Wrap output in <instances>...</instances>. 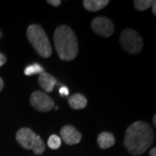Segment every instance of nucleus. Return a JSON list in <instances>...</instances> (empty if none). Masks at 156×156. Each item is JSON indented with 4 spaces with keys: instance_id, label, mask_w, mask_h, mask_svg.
<instances>
[{
    "instance_id": "f257e3e1",
    "label": "nucleus",
    "mask_w": 156,
    "mask_h": 156,
    "mask_svg": "<svg viewBox=\"0 0 156 156\" xmlns=\"http://www.w3.org/2000/svg\"><path fill=\"white\" fill-rule=\"evenodd\" d=\"M154 140V131L150 125L138 121L127 128L123 144L131 154L140 155L150 147Z\"/></svg>"
},
{
    "instance_id": "f03ea898",
    "label": "nucleus",
    "mask_w": 156,
    "mask_h": 156,
    "mask_svg": "<svg viewBox=\"0 0 156 156\" xmlns=\"http://www.w3.org/2000/svg\"><path fill=\"white\" fill-rule=\"evenodd\" d=\"M53 40L57 55L63 61H72L78 54L76 36L69 26L62 24L56 29Z\"/></svg>"
},
{
    "instance_id": "7ed1b4c3",
    "label": "nucleus",
    "mask_w": 156,
    "mask_h": 156,
    "mask_svg": "<svg viewBox=\"0 0 156 156\" xmlns=\"http://www.w3.org/2000/svg\"><path fill=\"white\" fill-rule=\"evenodd\" d=\"M26 35L30 44L39 56L44 58H49L51 56L52 48L50 40L44 30L39 24H30L26 30Z\"/></svg>"
},
{
    "instance_id": "20e7f679",
    "label": "nucleus",
    "mask_w": 156,
    "mask_h": 156,
    "mask_svg": "<svg viewBox=\"0 0 156 156\" xmlns=\"http://www.w3.org/2000/svg\"><path fill=\"white\" fill-rule=\"evenodd\" d=\"M120 43L126 52L137 55L143 48V40L137 31L132 29L123 30L120 36Z\"/></svg>"
},
{
    "instance_id": "39448f33",
    "label": "nucleus",
    "mask_w": 156,
    "mask_h": 156,
    "mask_svg": "<svg viewBox=\"0 0 156 156\" xmlns=\"http://www.w3.org/2000/svg\"><path fill=\"white\" fill-rule=\"evenodd\" d=\"M30 101L31 106L40 112H49L55 108L54 101L50 95L38 90L30 95Z\"/></svg>"
},
{
    "instance_id": "423d86ee",
    "label": "nucleus",
    "mask_w": 156,
    "mask_h": 156,
    "mask_svg": "<svg viewBox=\"0 0 156 156\" xmlns=\"http://www.w3.org/2000/svg\"><path fill=\"white\" fill-rule=\"evenodd\" d=\"M91 27L95 33L104 37H108L115 31V25L110 19L106 17H97L91 22Z\"/></svg>"
},
{
    "instance_id": "0eeeda50",
    "label": "nucleus",
    "mask_w": 156,
    "mask_h": 156,
    "mask_svg": "<svg viewBox=\"0 0 156 156\" xmlns=\"http://www.w3.org/2000/svg\"><path fill=\"white\" fill-rule=\"evenodd\" d=\"M36 138L37 134L30 128H20L16 134V139L19 145H21V147L27 150H32Z\"/></svg>"
},
{
    "instance_id": "6e6552de",
    "label": "nucleus",
    "mask_w": 156,
    "mask_h": 156,
    "mask_svg": "<svg viewBox=\"0 0 156 156\" xmlns=\"http://www.w3.org/2000/svg\"><path fill=\"white\" fill-rule=\"evenodd\" d=\"M60 135L62 141L69 146L78 144L82 140V134L71 125L62 127L60 130Z\"/></svg>"
},
{
    "instance_id": "1a4fd4ad",
    "label": "nucleus",
    "mask_w": 156,
    "mask_h": 156,
    "mask_svg": "<svg viewBox=\"0 0 156 156\" xmlns=\"http://www.w3.org/2000/svg\"><path fill=\"white\" fill-rule=\"evenodd\" d=\"M38 83L41 88L44 91L50 93L54 89V87L56 83V79L49 73L43 72L39 75Z\"/></svg>"
},
{
    "instance_id": "9d476101",
    "label": "nucleus",
    "mask_w": 156,
    "mask_h": 156,
    "mask_svg": "<svg viewBox=\"0 0 156 156\" xmlns=\"http://www.w3.org/2000/svg\"><path fill=\"white\" fill-rule=\"evenodd\" d=\"M88 104L87 98L82 94H74L69 98V105L73 109H83Z\"/></svg>"
},
{
    "instance_id": "9b49d317",
    "label": "nucleus",
    "mask_w": 156,
    "mask_h": 156,
    "mask_svg": "<svg viewBox=\"0 0 156 156\" xmlns=\"http://www.w3.org/2000/svg\"><path fill=\"white\" fill-rule=\"evenodd\" d=\"M97 143L101 149H107L115 145V138L111 133L102 132L97 137Z\"/></svg>"
},
{
    "instance_id": "f8f14e48",
    "label": "nucleus",
    "mask_w": 156,
    "mask_h": 156,
    "mask_svg": "<svg viewBox=\"0 0 156 156\" xmlns=\"http://www.w3.org/2000/svg\"><path fill=\"white\" fill-rule=\"evenodd\" d=\"M84 8L89 11H98L106 7L108 4V0H84Z\"/></svg>"
},
{
    "instance_id": "ddd939ff",
    "label": "nucleus",
    "mask_w": 156,
    "mask_h": 156,
    "mask_svg": "<svg viewBox=\"0 0 156 156\" xmlns=\"http://www.w3.org/2000/svg\"><path fill=\"white\" fill-rule=\"evenodd\" d=\"M45 148H46V146H45V143L44 142V140H42V138L39 135H37V138H36L35 143H34L33 147H32L33 153L35 154L40 155V154H44V152L45 151Z\"/></svg>"
},
{
    "instance_id": "4468645a",
    "label": "nucleus",
    "mask_w": 156,
    "mask_h": 156,
    "mask_svg": "<svg viewBox=\"0 0 156 156\" xmlns=\"http://www.w3.org/2000/svg\"><path fill=\"white\" fill-rule=\"evenodd\" d=\"M44 72V68L42 67L41 65H39L37 63H34L31 65H29L25 68L24 69V74L26 76H33L36 74H41V73Z\"/></svg>"
},
{
    "instance_id": "2eb2a0df",
    "label": "nucleus",
    "mask_w": 156,
    "mask_h": 156,
    "mask_svg": "<svg viewBox=\"0 0 156 156\" xmlns=\"http://www.w3.org/2000/svg\"><path fill=\"white\" fill-rule=\"evenodd\" d=\"M47 144H48V146H49V147H50V149L56 150V149L59 148L61 147L62 140L58 135L52 134V135H50V138L48 139Z\"/></svg>"
},
{
    "instance_id": "dca6fc26",
    "label": "nucleus",
    "mask_w": 156,
    "mask_h": 156,
    "mask_svg": "<svg viewBox=\"0 0 156 156\" xmlns=\"http://www.w3.org/2000/svg\"><path fill=\"white\" fill-rule=\"evenodd\" d=\"M134 7L137 11H144L152 6L153 1L152 0H134Z\"/></svg>"
},
{
    "instance_id": "f3484780",
    "label": "nucleus",
    "mask_w": 156,
    "mask_h": 156,
    "mask_svg": "<svg viewBox=\"0 0 156 156\" xmlns=\"http://www.w3.org/2000/svg\"><path fill=\"white\" fill-rule=\"evenodd\" d=\"M59 93H60V95L62 96H66V95H69V89H68L67 87H65V86H62L59 89Z\"/></svg>"
},
{
    "instance_id": "a211bd4d",
    "label": "nucleus",
    "mask_w": 156,
    "mask_h": 156,
    "mask_svg": "<svg viewBox=\"0 0 156 156\" xmlns=\"http://www.w3.org/2000/svg\"><path fill=\"white\" fill-rule=\"evenodd\" d=\"M48 4H50V5L55 6V7H58V6L61 5V1L60 0H48L47 1Z\"/></svg>"
},
{
    "instance_id": "6ab92c4d",
    "label": "nucleus",
    "mask_w": 156,
    "mask_h": 156,
    "mask_svg": "<svg viewBox=\"0 0 156 156\" xmlns=\"http://www.w3.org/2000/svg\"><path fill=\"white\" fill-rule=\"evenodd\" d=\"M7 61V58H6V56L4 55V54H2V53H0V68L2 67L5 63Z\"/></svg>"
},
{
    "instance_id": "aec40b11",
    "label": "nucleus",
    "mask_w": 156,
    "mask_h": 156,
    "mask_svg": "<svg viewBox=\"0 0 156 156\" xmlns=\"http://www.w3.org/2000/svg\"><path fill=\"white\" fill-rule=\"evenodd\" d=\"M152 13L154 14V16L156 15V1H153V4H152Z\"/></svg>"
},
{
    "instance_id": "412c9836",
    "label": "nucleus",
    "mask_w": 156,
    "mask_h": 156,
    "mask_svg": "<svg viewBox=\"0 0 156 156\" xmlns=\"http://www.w3.org/2000/svg\"><path fill=\"white\" fill-rule=\"evenodd\" d=\"M150 156H156V148L155 147H153V149L150 150Z\"/></svg>"
},
{
    "instance_id": "4be33fe9",
    "label": "nucleus",
    "mask_w": 156,
    "mask_h": 156,
    "mask_svg": "<svg viewBox=\"0 0 156 156\" xmlns=\"http://www.w3.org/2000/svg\"><path fill=\"white\" fill-rule=\"evenodd\" d=\"M4 85H5V83H4V81H3V79L0 77V92L3 90V89H4Z\"/></svg>"
},
{
    "instance_id": "5701e85b",
    "label": "nucleus",
    "mask_w": 156,
    "mask_h": 156,
    "mask_svg": "<svg viewBox=\"0 0 156 156\" xmlns=\"http://www.w3.org/2000/svg\"><path fill=\"white\" fill-rule=\"evenodd\" d=\"M153 122H154V126L155 127L156 126V115H154V117H153Z\"/></svg>"
},
{
    "instance_id": "b1692460",
    "label": "nucleus",
    "mask_w": 156,
    "mask_h": 156,
    "mask_svg": "<svg viewBox=\"0 0 156 156\" xmlns=\"http://www.w3.org/2000/svg\"><path fill=\"white\" fill-rule=\"evenodd\" d=\"M0 36H1V34H0Z\"/></svg>"
}]
</instances>
